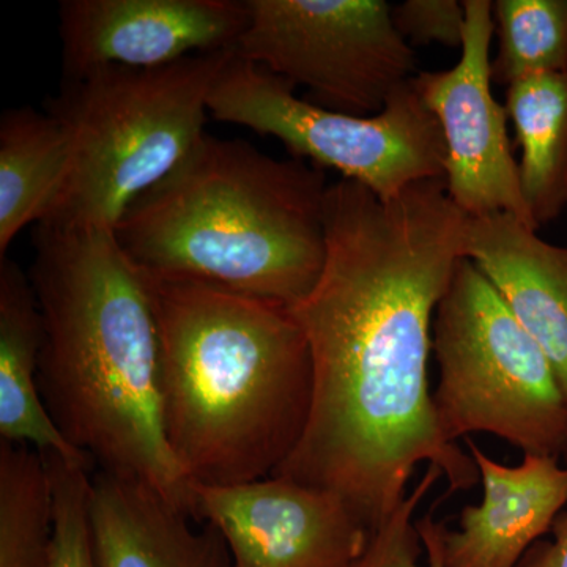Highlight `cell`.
<instances>
[{
	"label": "cell",
	"mask_w": 567,
	"mask_h": 567,
	"mask_svg": "<svg viewBox=\"0 0 567 567\" xmlns=\"http://www.w3.org/2000/svg\"><path fill=\"white\" fill-rule=\"evenodd\" d=\"M89 517L99 567H234L218 529L132 477L93 473Z\"/></svg>",
	"instance_id": "14"
},
{
	"label": "cell",
	"mask_w": 567,
	"mask_h": 567,
	"mask_svg": "<svg viewBox=\"0 0 567 567\" xmlns=\"http://www.w3.org/2000/svg\"><path fill=\"white\" fill-rule=\"evenodd\" d=\"M234 51L155 69L106 66L63 82L48 112L69 130L70 173L43 223L114 230L126 207L207 134L208 100Z\"/></svg>",
	"instance_id": "5"
},
{
	"label": "cell",
	"mask_w": 567,
	"mask_h": 567,
	"mask_svg": "<svg viewBox=\"0 0 567 567\" xmlns=\"http://www.w3.org/2000/svg\"><path fill=\"white\" fill-rule=\"evenodd\" d=\"M235 52L306 89L305 100L371 117L416 76L415 51L385 0H248Z\"/></svg>",
	"instance_id": "8"
},
{
	"label": "cell",
	"mask_w": 567,
	"mask_h": 567,
	"mask_svg": "<svg viewBox=\"0 0 567 567\" xmlns=\"http://www.w3.org/2000/svg\"><path fill=\"white\" fill-rule=\"evenodd\" d=\"M147 279L167 445L192 484L275 476L303 439L315 371L290 306Z\"/></svg>",
	"instance_id": "3"
},
{
	"label": "cell",
	"mask_w": 567,
	"mask_h": 567,
	"mask_svg": "<svg viewBox=\"0 0 567 567\" xmlns=\"http://www.w3.org/2000/svg\"><path fill=\"white\" fill-rule=\"evenodd\" d=\"M494 21L492 81L509 87L535 74L567 71V0H496Z\"/></svg>",
	"instance_id": "19"
},
{
	"label": "cell",
	"mask_w": 567,
	"mask_h": 567,
	"mask_svg": "<svg viewBox=\"0 0 567 567\" xmlns=\"http://www.w3.org/2000/svg\"><path fill=\"white\" fill-rule=\"evenodd\" d=\"M328 186L316 164L205 134L112 233L147 278L293 306L322 275Z\"/></svg>",
	"instance_id": "4"
},
{
	"label": "cell",
	"mask_w": 567,
	"mask_h": 567,
	"mask_svg": "<svg viewBox=\"0 0 567 567\" xmlns=\"http://www.w3.org/2000/svg\"><path fill=\"white\" fill-rule=\"evenodd\" d=\"M71 140L61 118L32 107L0 117V259L25 226L50 218L69 178Z\"/></svg>",
	"instance_id": "16"
},
{
	"label": "cell",
	"mask_w": 567,
	"mask_h": 567,
	"mask_svg": "<svg viewBox=\"0 0 567 567\" xmlns=\"http://www.w3.org/2000/svg\"><path fill=\"white\" fill-rule=\"evenodd\" d=\"M41 346L43 319L31 278L9 257L0 259V440L91 461L62 434L44 405Z\"/></svg>",
	"instance_id": "15"
},
{
	"label": "cell",
	"mask_w": 567,
	"mask_h": 567,
	"mask_svg": "<svg viewBox=\"0 0 567 567\" xmlns=\"http://www.w3.org/2000/svg\"><path fill=\"white\" fill-rule=\"evenodd\" d=\"M551 533L554 539L536 543L517 567H567V514L557 518Z\"/></svg>",
	"instance_id": "23"
},
{
	"label": "cell",
	"mask_w": 567,
	"mask_h": 567,
	"mask_svg": "<svg viewBox=\"0 0 567 567\" xmlns=\"http://www.w3.org/2000/svg\"><path fill=\"white\" fill-rule=\"evenodd\" d=\"M31 278L41 319L39 385L62 434L99 466L192 514V486L164 434L151 287L114 233L41 223Z\"/></svg>",
	"instance_id": "2"
},
{
	"label": "cell",
	"mask_w": 567,
	"mask_h": 567,
	"mask_svg": "<svg viewBox=\"0 0 567 567\" xmlns=\"http://www.w3.org/2000/svg\"><path fill=\"white\" fill-rule=\"evenodd\" d=\"M192 514L218 529L234 567H350L371 536L344 498L282 476L193 484Z\"/></svg>",
	"instance_id": "10"
},
{
	"label": "cell",
	"mask_w": 567,
	"mask_h": 567,
	"mask_svg": "<svg viewBox=\"0 0 567 567\" xmlns=\"http://www.w3.org/2000/svg\"><path fill=\"white\" fill-rule=\"evenodd\" d=\"M248 21V0H63V73L71 80L106 66L155 69L235 50Z\"/></svg>",
	"instance_id": "11"
},
{
	"label": "cell",
	"mask_w": 567,
	"mask_h": 567,
	"mask_svg": "<svg viewBox=\"0 0 567 567\" xmlns=\"http://www.w3.org/2000/svg\"><path fill=\"white\" fill-rule=\"evenodd\" d=\"M505 107L522 151V194L539 230L567 208V71L514 82Z\"/></svg>",
	"instance_id": "17"
},
{
	"label": "cell",
	"mask_w": 567,
	"mask_h": 567,
	"mask_svg": "<svg viewBox=\"0 0 567 567\" xmlns=\"http://www.w3.org/2000/svg\"><path fill=\"white\" fill-rule=\"evenodd\" d=\"M464 257L546 353L567 399V248L507 213L466 221Z\"/></svg>",
	"instance_id": "13"
},
{
	"label": "cell",
	"mask_w": 567,
	"mask_h": 567,
	"mask_svg": "<svg viewBox=\"0 0 567 567\" xmlns=\"http://www.w3.org/2000/svg\"><path fill=\"white\" fill-rule=\"evenodd\" d=\"M391 18L410 47L462 48L464 43L466 11L458 0H406L393 7Z\"/></svg>",
	"instance_id": "22"
},
{
	"label": "cell",
	"mask_w": 567,
	"mask_h": 567,
	"mask_svg": "<svg viewBox=\"0 0 567 567\" xmlns=\"http://www.w3.org/2000/svg\"><path fill=\"white\" fill-rule=\"evenodd\" d=\"M461 61L445 71H423L415 84L435 115L446 145V189L470 218L507 213L536 229L520 188L518 163L507 136L506 107L492 93L494 2L464 0Z\"/></svg>",
	"instance_id": "9"
},
{
	"label": "cell",
	"mask_w": 567,
	"mask_h": 567,
	"mask_svg": "<svg viewBox=\"0 0 567 567\" xmlns=\"http://www.w3.org/2000/svg\"><path fill=\"white\" fill-rule=\"evenodd\" d=\"M466 221L445 178L388 200L347 178L331 183L322 275L290 306L311 349L315 390L303 439L275 476L334 492L371 532L404 502L423 462L446 477L443 498L480 481L470 453L440 429L427 372Z\"/></svg>",
	"instance_id": "1"
},
{
	"label": "cell",
	"mask_w": 567,
	"mask_h": 567,
	"mask_svg": "<svg viewBox=\"0 0 567 567\" xmlns=\"http://www.w3.org/2000/svg\"><path fill=\"white\" fill-rule=\"evenodd\" d=\"M483 483V502L465 506L458 529L442 527L445 567H517L567 505V466L524 454L517 466L488 457L465 439Z\"/></svg>",
	"instance_id": "12"
},
{
	"label": "cell",
	"mask_w": 567,
	"mask_h": 567,
	"mask_svg": "<svg viewBox=\"0 0 567 567\" xmlns=\"http://www.w3.org/2000/svg\"><path fill=\"white\" fill-rule=\"evenodd\" d=\"M443 476L429 465L424 476L390 517L371 532L368 546L350 567H445L442 557V524L432 511L413 522L417 506Z\"/></svg>",
	"instance_id": "20"
},
{
	"label": "cell",
	"mask_w": 567,
	"mask_h": 567,
	"mask_svg": "<svg viewBox=\"0 0 567 567\" xmlns=\"http://www.w3.org/2000/svg\"><path fill=\"white\" fill-rule=\"evenodd\" d=\"M54 505L39 450L0 440V567H50Z\"/></svg>",
	"instance_id": "18"
},
{
	"label": "cell",
	"mask_w": 567,
	"mask_h": 567,
	"mask_svg": "<svg viewBox=\"0 0 567 567\" xmlns=\"http://www.w3.org/2000/svg\"><path fill=\"white\" fill-rule=\"evenodd\" d=\"M216 121L274 136L316 166L388 200L416 182L445 178L446 145L415 78L371 117L342 114L295 95V87L234 51L208 100Z\"/></svg>",
	"instance_id": "7"
},
{
	"label": "cell",
	"mask_w": 567,
	"mask_h": 567,
	"mask_svg": "<svg viewBox=\"0 0 567 567\" xmlns=\"http://www.w3.org/2000/svg\"><path fill=\"white\" fill-rule=\"evenodd\" d=\"M54 505L50 567H99L93 555L91 517L92 462L44 451Z\"/></svg>",
	"instance_id": "21"
},
{
	"label": "cell",
	"mask_w": 567,
	"mask_h": 567,
	"mask_svg": "<svg viewBox=\"0 0 567 567\" xmlns=\"http://www.w3.org/2000/svg\"><path fill=\"white\" fill-rule=\"evenodd\" d=\"M432 350L440 369L432 398L446 440L487 432L524 454L567 453V399L550 361L466 257L436 308Z\"/></svg>",
	"instance_id": "6"
}]
</instances>
